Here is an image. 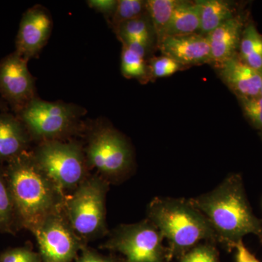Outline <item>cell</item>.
I'll list each match as a JSON object with an SVG mask.
<instances>
[{
	"label": "cell",
	"instance_id": "obj_23",
	"mask_svg": "<svg viewBox=\"0 0 262 262\" xmlns=\"http://www.w3.org/2000/svg\"><path fill=\"white\" fill-rule=\"evenodd\" d=\"M147 13L146 1L142 0H119L116 11L110 24L115 28L118 24L139 18Z\"/></svg>",
	"mask_w": 262,
	"mask_h": 262
},
{
	"label": "cell",
	"instance_id": "obj_6",
	"mask_svg": "<svg viewBox=\"0 0 262 262\" xmlns=\"http://www.w3.org/2000/svg\"><path fill=\"white\" fill-rule=\"evenodd\" d=\"M39 168L64 192L75 190L85 179V156L77 142H41L32 152Z\"/></svg>",
	"mask_w": 262,
	"mask_h": 262
},
{
	"label": "cell",
	"instance_id": "obj_17",
	"mask_svg": "<svg viewBox=\"0 0 262 262\" xmlns=\"http://www.w3.org/2000/svg\"><path fill=\"white\" fill-rule=\"evenodd\" d=\"M201 12L199 34L208 36L221 24L233 18V10L229 3L222 0L196 1Z\"/></svg>",
	"mask_w": 262,
	"mask_h": 262
},
{
	"label": "cell",
	"instance_id": "obj_26",
	"mask_svg": "<svg viewBox=\"0 0 262 262\" xmlns=\"http://www.w3.org/2000/svg\"><path fill=\"white\" fill-rule=\"evenodd\" d=\"M241 100L245 115L253 125L262 129V96Z\"/></svg>",
	"mask_w": 262,
	"mask_h": 262
},
{
	"label": "cell",
	"instance_id": "obj_30",
	"mask_svg": "<svg viewBox=\"0 0 262 262\" xmlns=\"http://www.w3.org/2000/svg\"><path fill=\"white\" fill-rule=\"evenodd\" d=\"M77 262H115L110 258L100 256L94 251L84 250L82 256L79 258Z\"/></svg>",
	"mask_w": 262,
	"mask_h": 262
},
{
	"label": "cell",
	"instance_id": "obj_18",
	"mask_svg": "<svg viewBox=\"0 0 262 262\" xmlns=\"http://www.w3.org/2000/svg\"><path fill=\"white\" fill-rule=\"evenodd\" d=\"M179 1L177 0H148L146 8L158 45L164 39L172 15Z\"/></svg>",
	"mask_w": 262,
	"mask_h": 262
},
{
	"label": "cell",
	"instance_id": "obj_12",
	"mask_svg": "<svg viewBox=\"0 0 262 262\" xmlns=\"http://www.w3.org/2000/svg\"><path fill=\"white\" fill-rule=\"evenodd\" d=\"M158 46L163 56L173 58L184 67L211 63L208 36L199 33L166 37Z\"/></svg>",
	"mask_w": 262,
	"mask_h": 262
},
{
	"label": "cell",
	"instance_id": "obj_7",
	"mask_svg": "<svg viewBox=\"0 0 262 262\" xmlns=\"http://www.w3.org/2000/svg\"><path fill=\"white\" fill-rule=\"evenodd\" d=\"M163 239L158 228L146 219L117 227L104 247L121 253L125 262H165Z\"/></svg>",
	"mask_w": 262,
	"mask_h": 262
},
{
	"label": "cell",
	"instance_id": "obj_5",
	"mask_svg": "<svg viewBox=\"0 0 262 262\" xmlns=\"http://www.w3.org/2000/svg\"><path fill=\"white\" fill-rule=\"evenodd\" d=\"M83 113L72 103L51 102L34 98L16 114L32 139L61 140L75 128Z\"/></svg>",
	"mask_w": 262,
	"mask_h": 262
},
{
	"label": "cell",
	"instance_id": "obj_1",
	"mask_svg": "<svg viewBox=\"0 0 262 262\" xmlns=\"http://www.w3.org/2000/svg\"><path fill=\"white\" fill-rule=\"evenodd\" d=\"M7 181L22 225L34 231L48 215L64 208V192L27 151L10 160Z\"/></svg>",
	"mask_w": 262,
	"mask_h": 262
},
{
	"label": "cell",
	"instance_id": "obj_19",
	"mask_svg": "<svg viewBox=\"0 0 262 262\" xmlns=\"http://www.w3.org/2000/svg\"><path fill=\"white\" fill-rule=\"evenodd\" d=\"M239 58L250 67L262 72V35L253 25L248 26L241 36Z\"/></svg>",
	"mask_w": 262,
	"mask_h": 262
},
{
	"label": "cell",
	"instance_id": "obj_28",
	"mask_svg": "<svg viewBox=\"0 0 262 262\" xmlns=\"http://www.w3.org/2000/svg\"><path fill=\"white\" fill-rule=\"evenodd\" d=\"M89 8L101 13L107 20L111 21L116 11L117 3L116 0H89L86 2Z\"/></svg>",
	"mask_w": 262,
	"mask_h": 262
},
{
	"label": "cell",
	"instance_id": "obj_14",
	"mask_svg": "<svg viewBox=\"0 0 262 262\" xmlns=\"http://www.w3.org/2000/svg\"><path fill=\"white\" fill-rule=\"evenodd\" d=\"M242 19L234 16L208 34L211 63L220 67L236 56V50L238 48L242 36Z\"/></svg>",
	"mask_w": 262,
	"mask_h": 262
},
{
	"label": "cell",
	"instance_id": "obj_15",
	"mask_svg": "<svg viewBox=\"0 0 262 262\" xmlns=\"http://www.w3.org/2000/svg\"><path fill=\"white\" fill-rule=\"evenodd\" d=\"M31 138L16 115L0 113V162L13 160L27 151Z\"/></svg>",
	"mask_w": 262,
	"mask_h": 262
},
{
	"label": "cell",
	"instance_id": "obj_3",
	"mask_svg": "<svg viewBox=\"0 0 262 262\" xmlns=\"http://www.w3.org/2000/svg\"><path fill=\"white\" fill-rule=\"evenodd\" d=\"M147 213L173 252L187 253L202 241H218L211 224L190 199L155 198Z\"/></svg>",
	"mask_w": 262,
	"mask_h": 262
},
{
	"label": "cell",
	"instance_id": "obj_20",
	"mask_svg": "<svg viewBox=\"0 0 262 262\" xmlns=\"http://www.w3.org/2000/svg\"><path fill=\"white\" fill-rule=\"evenodd\" d=\"M121 72L126 78L136 79L141 83L150 80L145 58L124 46L122 50Z\"/></svg>",
	"mask_w": 262,
	"mask_h": 262
},
{
	"label": "cell",
	"instance_id": "obj_16",
	"mask_svg": "<svg viewBox=\"0 0 262 262\" xmlns=\"http://www.w3.org/2000/svg\"><path fill=\"white\" fill-rule=\"evenodd\" d=\"M200 25L201 12L196 1H179L172 15L165 37L195 34L200 30Z\"/></svg>",
	"mask_w": 262,
	"mask_h": 262
},
{
	"label": "cell",
	"instance_id": "obj_8",
	"mask_svg": "<svg viewBox=\"0 0 262 262\" xmlns=\"http://www.w3.org/2000/svg\"><path fill=\"white\" fill-rule=\"evenodd\" d=\"M85 159L89 166L108 178H117L126 173L133 161L126 139L108 126L98 127L91 134Z\"/></svg>",
	"mask_w": 262,
	"mask_h": 262
},
{
	"label": "cell",
	"instance_id": "obj_31",
	"mask_svg": "<svg viewBox=\"0 0 262 262\" xmlns=\"http://www.w3.org/2000/svg\"><path fill=\"white\" fill-rule=\"evenodd\" d=\"M6 110V105L5 104L4 101H2L0 98V110Z\"/></svg>",
	"mask_w": 262,
	"mask_h": 262
},
{
	"label": "cell",
	"instance_id": "obj_2",
	"mask_svg": "<svg viewBox=\"0 0 262 262\" xmlns=\"http://www.w3.org/2000/svg\"><path fill=\"white\" fill-rule=\"evenodd\" d=\"M190 201L211 224L219 242L229 248L246 234L262 237L261 225L248 204L239 175L227 177L211 192Z\"/></svg>",
	"mask_w": 262,
	"mask_h": 262
},
{
	"label": "cell",
	"instance_id": "obj_13",
	"mask_svg": "<svg viewBox=\"0 0 262 262\" xmlns=\"http://www.w3.org/2000/svg\"><path fill=\"white\" fill-rule=\"evenodd\" d=\"M220 68L222 80L241 98L260 96L262 84V72L250 67L239 56L226 61Z\"/></svg>",
	"mask_w": 262,
	"mask_h": 262
},
{
	"label": "cell",
	"instance_id": "obj_32",
	"mask_svg": "<svg viewBox=\"0 0 262 262\" xmlns=\"http://www.w3.org/2000/svg\"><path fill=\"white\" fill-rule=\"evenodd\" d=\"M260 96H262V84H261V93H260Z\"/></svg>",
	"mask_w": 262,
	"mask_h": 262
},
{
	"label": "cell",
	"instance_id": "obj_24",
	"mask_svg": "<svg viewBox=\"0 0 262 262\" xmlns=\"http://www.w3.org/2000/svg\"><path fill=\"white\" fill-rule=\"evenodd\" d=\"M147 66L150 80L168 77L185 68L173 58L165 56L151 58Z\"/></svg>",
	"mask_w": 262,
	"mask_h": 262
},
{
	"label": "cell",
	"instance_id": "obj_11",
	"mask_svg": "<svg viewBox=\"0 0 262 262\" xmlns=\"http://www.w3.org/2000/svg\"><path fill=\"white\" fill-rule=\"evenodd\" d=\"M53 29V20L48 10L35 5L24 13L20 20L15 51L29 61L37 56L47 44Z\"/></svg>",
	"mask_w": 262,
	"mask_h": 262
},
{
	"label": "cell",
	"instance_id": "obj_4",
	"mask_svg": "<svg viewBox=\"0 0 262 262\" xmlns=\"http://www.w3.org/2000/svg\"><path fill=\"white\" fill-rule=\"evenodd\" d=\"M107 183L98 177L85 179L70 198H66L64 213L71 227L81 238H93L106 229Z\"/></svg>",
	"mask_w": 262,
	"mask_h": 262
},
{
	"label": "cell",
	"instance_id": "obj_25",
	"mask_svg": "<svg viewBox=\"0 0 262 262\" xmlns=\"http://www.w3.org/2000/svg\"><path fill=\"white\" fill-rule=\"evenodd\" d=\"M181 262H220L218 253L212 245L198 244L183 256Z\"/></svg>",
	"mask_w": 262,
	"mask_h": 262
},
{
	"label": "cell",
	"instance_id": "obj_27",
	"mask_svg": "<svg viewBox=\"0 0 262 262\" xmlns=\"http://www.w3.org/2000/svg\"><path fill=\"white\" fill-rule=\"evenodd\" d=\"M40 256L27 248L9 250L0 256V262H41Z\"/></svg>",
	"mask_w": 262,
	"mask_h": 262
},
{
	"label": "cell",
	"instance_id": "obj_29",
	"mask_svg": "<svg viewBox=\"0 0 262 262\" xmlns=\"http://www.w3.org/2000/svg\"><path fill=\"white\" fill-rule=\"evenodd\" d=\"M234 247L237 250V255H236L237 262H259L244 246L242 239L234 245Z\"/></svg>",
	"mask_w": 262,
	"mask_h": 262
},
{
	"label": "cell",
	"instance_id": "obj_10",
	"mask_svg": "<svg viewBox=\"0 0 262 262\" xmlns=\"http://www.w3.org/2000/svg\"><path fill=\"white\" fill-rule=\"evenodd\" d=\"M28 61L16 51L0 61V96L15 115L36 96L35 80L27 67Z\"/></svg>",
	"mask_w": 262,
	"mask_h": 262
},
{
	"label": "cell",
	"instance_id": "obj_9",
	"mask_svg": "<svg viewBox=\"0 0 262 262\" xmlns=\"http://www.w3.org/2000/svg\"><path fill=\"white\" fill-rule=\"evenodd\" d=\"M32 232L43 262H71L83 248L82 239L71 227L63 209L48 215Z\"/></svg>",
	"mask_w": 262,
	"mask_h": 262
},
{
	"label": "cell",
	"instance_id": "obj_21",
	"mask_svg": "<svg viewBox=\"0 0 262 262\" xmlns=\"http://www.w3.org/2000/svg\"><path fill=\"white\" fill-rule=\"evenodd\" d=\"M16 211L6 176L0 171V231L12 232Z\"/></svg>",
	"mask_w": 262,
	"mask_h": 262
},
{
	"label": "cell",
	"instance_id": "obj_22",
	"mask_svg": "<svg viewBox=\"0 0 262 262\" xmlns=\"http://www.w3.org/2000/svg\"><path fill=\"white\" fill-rule=\"evenodd\" d=\"M114 29L120 40L130 37H151L154 33L147 13L139 18L122 22Z\"/></svg>",
	"mask_w": 262,
	"mask_h": 262
}]
</instances>
